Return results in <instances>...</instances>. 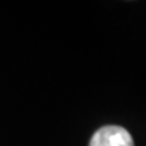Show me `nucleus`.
I'll return each mask as SVG.
<instances>
[{
    "mask_svg": "<svg viewBox=\"0 0 146 146\" xmlns=\"http://www.w3.org/2000/svg\"><path fill=\"white\" fill-rule=\"evenodd\" d=\"M89 146H135L133 137L125 127L108 125L100 127L91 137Z\"/></svg>",
    "mask_w": 146,
    "mask_h": 146,
    "instance_id": "f257e3e1",
    "label": "nucleus"
}]
</instances>
